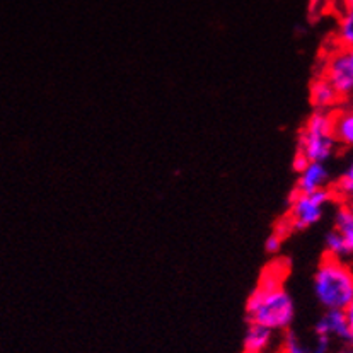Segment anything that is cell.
I'll return each mask as SVG.
<instances>
[{
  "instance_id": "cell-10",
  "label": "cell",
  "mask_w": 353,
  "mask_h": 353,
  "mask_svg": "<svg viewBox=\"0 0 353 353\" xmlns=\"http://www.w3.org/2000/svg\"><path fill=\"white\" fill-rule=\"evenodd\" d=\"M334 230L343 241L347 258H353V207L348 201L338 205L334 212Z\"/></svg>"
},
{
  "instance_id": "cell-22",
  "label": "cell",
  "mask_w": 353,
  "mask_h": 353,
  "mask_svg": "<svg viewBox=\"0 0 353 353\" xmlns=\"http://www.w3.org/2000/svg\"><path fill=\"white\" fill-rule=\"evenodd\" d=\"M348 52H350V59H352V63H353V48H347Z\"/></svg>"
},
{
  "instance_id": "cell-21",
  "label": "cell",
  "mask_w": 353,
  "mask_h": 353,
  "mask_svg": "<svg viewBox=\"0 0 353 353\" xmlns=\"http://www.w3.org/2000/svg\"><path fill=\"white\" fill-rule=\"evenodd\" d=\"M341 3H343L345 10H352L353 9V0H341Z\"/></svg>"
},
{
  "instance_id": "cell-5",
  "label": "cell",
  "mask_w": 353,
  "mask_h": 353,
  "mask_svg": "<svg viewBox=\"0 0 353 353\" xmlns=\"http://www.w3.org/2000/svg\"><path fill=\"white\" fill-rule=\"evenodd\" d=\"M323 75L341 97L353 96V63L347 48H338L327 57Z\"/></svg>"
},
{
  "instance_id": "cell-8",
  "label": "cell",
  "mask_w": 353,
  "mask_h": 353,
  "mask_svg": "<svg viewBox=\"0 0 353 353\" xmlns=\"http://www.w3.org/2000/svg\"><path fill=\"white\" fill-rule=\"evenodd\" d=\"M341 96L338 94L336 89L330 84L324 75H319L314 79L311 84V103L314 110L319 111H331L338 103H340Z\"/></svg>"
},
{
  "instance_id": "cell-20",
  "label": "cell",
  "mask_w": 353,
  "mask_h": 353,
  "mask_svg": "<svg viewBox=\"0 0 353 353\" xmlns=\"http://www.w3.org/2000/svg\"><path fill=\"white\" fill-rule=\"evenodd\" d=\"M331 353H353V347L347 341V343L336 345V347H334L333 350H331Z\"/></svg>"
},
{
  "instance_id": "cell-3",
  "label": "cell",
  "mask_w": 353,
  "mask_h": 353,
  "mask_svg": "<svg viewBox=\"0 0 353 353\" xmlns=\"http://www.w3.org/2000/svg\"><path fill=\"white\" fill-rule=\"evenodd\" d=\"M338 142L333 132V113L316 110L301 130L297 154L309 162H326L336 150Z\"/></svg>"
},
{
  "instance_id": "cell-4",
  "label": "cell",
  "mask_w": 353,
  "mask_h": 353,
  "mask_svg": "<svg viewBox=\"0 0 353 353\" xmlns=\"http://www.w3.org/2000/svg\"><path fill=\"white\" fill-rule=\"evenodd\" d=\"M334 193L330 188L319 190L312 193L292 194L289 214H287V230H305L316 225L324 217L327 205L333 201Z\"/></svg>"
},
{
  "instance_id": "cell-13",
  "label": "cell",
  "mask_w": 353,
  "mask_h": 353,
  "mask_svg": "<svg viewBox=\"0 0 353 353\" xmlns=\"http://www.w3.org/2000/svg\"><path fill=\"white\" fill-rule=\"evenodd\" d=\"M334 194L343 201H348V203L353 200V161L345 169L343 174L338 178L336 185H334Z\"/></svg>"
},
{
  "instance_id": "cell-9",
  "label": "cell",
  "mask_w": 353,
  "mask_h": 353,
  "mask_svg": "<svg viewBox=\"0 0 353 353\" xmlns=\"http://www.w3.org/2000/svg\"><path fill=\"white\" fill-rule=\"evenodd\" d=\"M273 331L261 324L250 323L243 336V353H266L272 347Z\"/></svg>"
},
{
  "instance_id": "cell-14",
  "label": "cell",
  "mask_w": 353,
  "mask_h": 353,
  "mask_svg": "<svg viewBox=\"0 0 353 353\" xmlns=\"http://www.w3.org/2000/svg\"><path fill=\"white\" fill-rule=\"evenodd\" d=\"M324 248H326V254L334 258H341V259H347V251H345L343 246V241L341 237L338 236L336 230H330L326 234V239H324Z\"/></svg>"
},
{
  "instance_id": "cell-19",
  "label": "cell",
  "mask_w": 353,
  "mask_h": 353,
  "mask_svg": "<svg viewBox=\"0 0 353 353\" xmlns=\"http://www.w3.org/2000/svg\"><path fill=\"white\" fill-rule=\"evenodd\" d=\"M327 0H311V14L321 12L323 7L326 6Z\"/></svg>"
},
{
  "instance_id": "cell-6",
  "label": "cell",
  "mask_w": 353,
  "mask_h": 353,
  "mask_svg": "<svg viewBox=\"0 0 353 353\" xmlns=\"http://www.w3.org/2000/svg\"><path fill=\"white\" fill-rule=\"evenodd\" d=\"M312 333L330 338L334 343H347L348 324L347 318H345V312L338 311V309L324 311V314L318 319V323L314 324V331H312Z\"/></svg>"
},
{
  "instance_id": "cell-1",
  "label": "cell",
  "mask_w": 353,
  "mask_h": 353,
  "mask_svg": "<svg viewBox=\"0 0 353 353\" xmlns=\"http://www.w3.org/2000/svg\"><path fill=\"white\" fill-rule=\"evenodd\" d=\"M285 275L287 268L282 263H275L263 272L256 289L248 299V321L261 324L273 333L289 330L295 318V304L283 287Z\"/></svg>"
},
{
  "instance_id": "cell-23",
  "label": "cell",
  "mask_w": 353,
  "mask_h": 353,
  "mask_svg": "<svg viewBox=\"0 0 353 353\" xmlns=\"http://www.w3.org/2000/svg\"><path fill=\"white\" fill-rule=\"evenodd\" d=\"M350 205H352V207H353V200H352V201H350Z\"/></svg>"
},
{
  "instance_id": "cell-16",
  "label": "cell",
  "mask_w": 353,
  "mask_h": 353,
  "mask_svg": "<svg viewBox=\"0 0 353 353\" xmlns=\"http://www.w3.org/2000/svg\"><path fill=\"white\" fill-rule=\"evenodd\" d=\"M282 241H283V232L276 230L273 232L272 236H268V239L265 241V250L268 253H279V250L282 248Z\"/></svg>"
},
{
  "instance_id": "cell-7",
  "label": "cell",
  "mask_w": 353,
  "mask_h": 353,
  "mask_svg": "<svg viewBox=\"0 0 353 353\" xmlns=\"http://www.w3.org/2000/svg\"><path fill=\"white\" fill-rule=\"evenodd\" d=\"M330 186V171L324 162H307L299 171L297 190L299 193L319 192Z\"/></svg>"
},
{
  "instance_id": "cell-11",
  "label": "cell",
  "mask_w": 353,
  "mask_h": 353,
  "mask_svg": "<svg viewBox=\"0 0 353 353\" xmlns=\"http://www.w3.org/2000/svg\"><path fill=\"white\" fill-rule=\"evenodd\" d=\"M333 132L338 145L353 149V106L343 108L333 114Z\"/></svg>"
},
{
  "instance_id": "cell-17",
  "label": "cell",
  "mask_w": 353,
  "mask_h": 353,
  "mask_svg": "<svg viewBox=\"0 0 353 353\" xmlns=\"http://www.w3.org/2000/svg\"><path fill=\"white\" fill-rule=\"evenodd\" d=\"M345 318H347L348 324V343L353 347V301L345 307Z\"/></svg>"
},
{
  "instance_id": "cell-12",
  "label": "cell",
  "mask_w": 353,
  "mask_h": 353,
  "mask_svg": "<svg viewBox=\"0 0 353 353\" xmlns=\"http://www.w3.org/2000/svg\"><path fill=\"white\" fill-rule=\"evenodd\" d=\"M336 39L340 48H353V9L345 10L338 24Z\"/></svg>"
},
{
  "instance_id": "cell-2",
  "label": "cell",
  "mask_w": 353,
  "mask_h": 353,
  "mask_svg": "<svg viewBox=\"0 0 353 353\" xmlns=\"http://www.w3.org/2000/svg\"><path fill=\"white\" fill-rule=\"evenodd\" d=\"M312 290L324 311H345L353 301V266L347 259L326 254L316 268Z\"/></svg>"
},
{
  "instance_id": "cell-18",
  "label": "cell",
  "mask_w": 353,
  "mask_h": 353,
  "mask_svg": "<svg viewBox=\"0 0 353 353\" xmlns=\"http://www.w3.org/2000/svg\"><path fill=\"white\" fill-rule=\"evenodd\" d=\"M307 159H305V157H302L301 154H295V157H294V162H292V168L295 169V171H301L302 168H304L305 164H307Z\"/></svg>"
},
{
  "instance_id": "cell-15",
  "label": "cell",
  "mask_w": 353,
  "mask_h": 353,
  "mask_svg": "<svg viewBox=\"0 0 353 353\" xmlns=\"http://www.w3.org/2000/svg\"><path fill=\"white\" fill-rule=\"evenodd\" d=\"M283 353H307V341L295 331H287L282 345Z\"/></svg>"
}]
</instances>
